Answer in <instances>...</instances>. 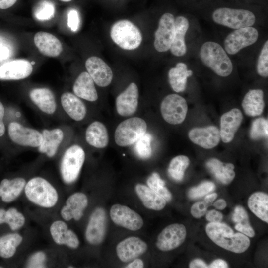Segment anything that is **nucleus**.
Here are the masks:
<instances>
[{
  "mask_svg": "<svg viewBox=\"0 0 268 268\" xmlns=\"http://www.w3.org/2000/svg\"><path fill=\"white\" fill-rule=\"evenodd\" d=\"M210 268H228L226 261L222 259H218L213 261L208 266Z\"/></svg>",
  "mask_w": 268,
  "mask_h": 268,
  "instance_id": "obj_51",
  "label": "nucleus"
},
{
  "mask_svg": "<svg viewBox=\"0 0 268 268\" xmlns=\"http://www.w3.org/2000/svg\"><path fill=\"white\" fill-rule=\"evenodd\" d=\"M50 231L53 240L59 245H66L72 249L77 248L79 245L77 235L68 229L67 225L64 221L54 222L50 226Z\"/></svg>",
  "mask_w": 268,
  "mask_h": 268,
  "instance_id": "obj_22",
  "label": "nucleus"
},
{
  "mask_svg": "<svg viewBox=\"0 0 268 268\" xmlns=\"http://www.w3.org/2000/svg\"><path fill=\"white\" fill-rule=\"evenodd\" d=\"M206 219L210 222H220L223 218L222 214L216 210H211L206 214Z\"/></svg>",
  "mask_w": 268,
  "mask_h": 268,
  "instance_id": "obj_49",
  "label": "nucleus"
},
{
  "mask_svg": "<svg viewBox=\"0 0 268 268\" xmlns=\"http://www.w3.org/2000/svg\"><path fill=\"white\" fill-rule=\"evenodd\" d=\"M257 70L258 73L261 76L267 77L268 76V41L264 43L259 54Z\"/></svg>",
  "mask_w": 268,
  "mask_h": 268,
  "instance_id": "obj_44",
  "label": "nucleus"
},
{
  "mask_svg": "<svg viewBox=\"0 0 268 268\" xmlns=\"http://www.w3.org/2000/svg\"><path fill=\"white\" fill-rule=\"evenodd\" d=\"M22 239V237L17 233L8 234L0 237V257L3 258L12 257Z\"/></svg>",
  "mask_w": 268,
  "mask_h": 268,
  "instance_id": "obj_36",
  "label": "nucleus"
},
{
  "mask_svg": "<svg viewBox=\"0 0 268 268\" xmlns=\"http://www.w3.org/2000/svg\"><path fill=\"white\" fill-rule=\"evenodd\" d=\"M147 124L142 118L132 117L120 123L116 129L114 139L116 143L122 147L135 143L146 132Z\"/></svg>",
  "mask_w": 268,
  "mask_h": 268,
  "instance_id": "obj_6",
  "label": "nucleus"
},
{
  "mask_svg": "<svg viewBox=\"0 0 268 268\" xmlns=\"http://www.w3.org/2000/svg\"><path fill=\"white\" fill-rule=\"evenodd\" d=\"M4 114V107L0 102V137L2 136L5 132V126L3 122V118Z\"/></svg>",
  "mask_w": 268,
  "mask_h": 268,
  "instance_id": "obj_53",
  "label": "nucleus"
},
{
  "mask_svg": "<svg viewBox=\"0 0 268 268\" xmlns=\"http://www.w3.org/2000/svg\"><path fill=\"white\" fill-rule=\"evenodd\" d=\"M189 26V21L185 17L179 16L175 19L174 36L170 49L171 53L175 56H182L186 53L185 36Z\"/></svg>",
  "mask_w": 268,
  "mask_h": 268,
  "instance_id": "obj_24",
  "label": "nucleus"
},
{
  "mask_svg": "<svg viewBox=\"0 0 268 268\" xmlns=\"http://www.w3.org/2000/svg\"><path fill=\"white\" fill-rule=\"evenodd\" d=\"M232 220L236 223L235 228L250 237L255 236V232L250 224L248 215L241 206H237L234 209Z\"/></svg>",
  "mask_w": 268,
  "mask_h": 268,
  "instance_id": "obj_37",
  "label": "nucleus"
},
{
  "mask_svg": "<svg viewBox=\"0 0 268 268\" xmlns=\"http://www.w3.org/2000/svg\"><path fill=\"white\" fill-rule=\"evenodd\" d=\"M209 238L216 245L235 253L246 251L250 245L247 236L242 233H234L228 225L221 222H210L205 227Z\"/></svg>",
  "mask_w": 268,
  "mask_h": 268,
  "instance_id": "obj_1",
  "label": "nucleus"
},
{
  "mask_svg": "<svg viewBox=\"0 0 268 268\" xmlns=\"http://www.w3.org/2000/svg\"><path fill=\"white\" fill-rule=\"evenodd\" d=\"M242 106L245 114L249 116L261 115L265 106L263 91L261 89L249 90L243 98Z\"/></svg>",
  "mask_w": 268,
  "mask_h": 268,
  "instance_id": "obj_30",
  "label": "nucleus"
},
{
  "mask_svg": "<svg viewBox=\"0 0 268 268\" xmlns=\"http://www.w3.org/2000/svg\"><path fill=\"white\" fill-rule=\"evenodd\" d=\"M192 74V71L187 69L185 63H178L168 72L169 82L173 90L176 92L184 91L186 88L187 78Z\"/></svg>",
  "mask_w": 268,
  "mask_h": 268,
  "instance_id": "obj_33",
  "label": "nucleus"
},
{
  "mask_svg": "<svg viewBox=\"0 0 268 268\" xmlns=\"http://www.w3.org/2000/svg\"><path fill=\"white\" fill-rule=\"evenodd\" d=\"M85 157V152L79 145H73L66 151L60 166L61 176L66 183H72L77 179Z\"/></svg>",
  "mask_w": 268,
  "mask_h": 268,
  "instance_id": "obj_7",
  "label": "nucleus"
},
{
  "mask_svg": "<svg viewBox=\"0 0 268 268\" xmlns=\"http://www.w3.org/2000/svg\"><path fill=\"white\" fill-rule=\"evenodd\" d=\"M200 56L202 62L216 74L229 76L233 70L232 62L225 51L218 43L208 41L201 46Z\"/></svg>",
  "mask_w": 268,
  "mask_h": 268,
  "instance_id": "obj_2",
  "label": "nucleus"
},
{
  "mask_svg": "<svg viewBox=\"0 0 268 268\" xmlns=\"http://www.w3.org/2000/svg\"><path fill=\"white\" fill-rule=\"evenodd\" d=\"M55 11L54 4L51 1L44 0L41 1L36 6L34 11V15L39 20H48L54 16Z\"/></svg>",
  "mask_w": 268,
  "mask_h": 268,
  "instance_id": "obj_41",
  "label": "nucleus"
},
{
  "mask_svg": "<svg viewBox=\"0 0 268 268\" xmlns=\"http://www.w3.org/2000/svg\"><path fill=\"white\" fill-rule=\"evenodd\" d=\"M268 120L263 118L255 119L252 123L250 135L251 139L256 140L264 137H268Z\"/></svg>",
  "mask_w": 268,
  "mask_h": 268,
  "instance_id": "obj_43",
  "label": "nucleus"
},
{
  "mask_svg": "<svg viewBox=\"0 0 268 268\" xmlns=\"http://www.w3.org/2000/svg\"><path fill=\"white\" fill-rule=\"evenodd\" d=\"M110 215L115 224L130 230H138L143 225L140 215L127 206L113 205L110 209Z\"/></svg>",
  "mask_w": 268,
  "mask_h": 268,
  "instance_id": "obj_11",
  "label": "nucleus"
},
{
  "mask_svg": "<svg viewBox=\"0 0 268 268\" xmlns=\"http://www.w3.org/2000/svg\"><path fill=\"white\" fill-rule=\"evenodd\" d=\"M160 111L164 120L172 125L182 123L188 111L186 100L182 96L171 94L166 96L162 101Z\"/></svg>",
  "mask_w": 268,
  "mask_h": 268,
  "instance_id": "obj_8",
  "label": "nucleus"
},
{
  "mask_svg": "<svg viewBox=\"0 0 268 268\" xmlns=\"http://www.w3.org/2000/svg\"><path fill=\"white\" fill-rule=\"evenodd\" d=\"M25 221L23 215L16 208L12 207L7 210L0 208V225L7 223L12 230H16L22 227Z\"/></svg>",
  "mask_w": 268,
  "mask_h": 268,
  "instance_id": "obj_38",
  "label": "nucleus"
},
{
  "mask_svg": "<svg viewBox=\"0 0 268 268\" xmlns=\"http://www.w3.org/2000/svg\"><path fill=\"white\" fill-rule=\"evenodd\" d=\"M248 205L251 211L263 221L268 222V196L257 192L252 194L248 199Z\"/></svg>",
  "mask_w": 268,
  "mask_h": 268,
  "instance_id": "obj_35",
  "label": "nucleus"
},
{
  "mask_svg": "<svg viewBox=\"0 0 268 268\" xmlns=\"http://www.w3.org/2000/svg\"><path fill=\"white\" fill-rule=\"evenodd\" d=\"M259 33L252 27H247L234 30L229 33L224 40V48L228 54L234 55L242 49L256 42Z\"/></svg>",
  "mask_w": 268,
  "mask_h": 268,
  "instance_id": "obj_9",
  "label": "nucleus"
},
{
  "mask_svg": "<svg viewBox=\"0 0 268 268\" xmlns=\"http://www.w3.org/2000/svg\"><path fill=\"white\" fill-rule=\"evenodd\" d=\"M206 165L210 172L222 184H229L235 177L234 166L232 163H225L216 158H211Z\"/></svg>",
  "mask_w": 268,
  "mask_h": 268,
  "instance_id": "obj_32",
  "label": "nucleus"
},
{
  "mask_svg": "<svg viewBox=\"0 0 268 268\" xmlns=\"http://www.w3.org/2000/svg\"><path fill=\"white\" fill-rule=\"evenodd\" d=\"M152 136L149 133H145L135 142V151L142 159L149 158L152 154L151 142Z\"/></svg>",
  "mask_w": 268,
  "mask_h": 268,
  "instance_id": "obj_42",
  "label": "nucleus"
},
{
  "mask_svg": "<svg viewBox=\"0 0 268 268\" xmlns=\"http://www.w3.org/2000/svg\"><path fill=\"white\" fill-rule=\"evenodd\" d=\"M26 181L22 178L11 180L4 179L0 184V197L5 202H10L15 200L25 187Z\"/></svg>",
  "mask_w": 268,
  "mask_h": 268,
  "instance_id": "obj_34",
  "label": "nucleus"
},
{
  "mask_svg": "<svg viewBox=\"0 0 268 268\" xmlns=\"http://www.w3.org/2000/svg\"><path fill=\"white\" fill-rule=\"evenodd\" d=\"M33 70L31 63L24 59L7 62L0 66V80H19L28 77Z\"/></svg>",
  "mask_w": 268,
  "mask_h": 268,
  "instance_id": "obj_17",
  "label": "nucleus"
},
{
  "mask_svg": "<svg viewBox=\"0 0 268 268\" xmlns=\"http://www.w3.org/2000/svg\"><path fill=\"white\" fill-rule=\"evenodd\" d=\"M68 268H73V267H68Z\"/></svg>",
  "mask_w": 268,
  "mask_h": 268,
  "instance_id": "obj_59",
  "label": "nucleus"
},
{
  "mask_svg": "<svg viewBox=\"0 0 268 268\" xmlns=\"http://www.w3.org/2000/svg\"><path fill=\"white\" fill-rule=\"evenodd\" d=\"M144 267L143 261L140 259H135L125 268H142Z\"/></svg>",
  "mask_w": 268,
  "mask_h": 268,
  "instance_id": "obj_55",
  "label": "nucleus"
},
{
  "mask_svg": "<svg viewBox=\"0 0 268 268\" xmlns=\"http://www.w3.org/2000/svg\"><path fill=\"white\" fill-rule=\"evenodd\" d=\"M42 135V141L39 146V151L52 157L55 155L63 139V132L58 128L50 131L45 129L43 131Z\"/></svg>",
  "mask_w": 268,
  "mask_h": 268,
  "instance_id": "obj_31",
  "label": "nucleus"
},
{
  "mask_svg": "<svg viewBox=\"0 0 268 268\" xmlns=\"http://www.w3.org/2000/svg\"><path fill=\"white\" fill-rule=\"evenodd\" d=\"M147 249V244L138 237H128L116 247V253L119 259L123 262L132 261L144 254Z\"/></svg>",
  "mask_w": 268,
  "mask_h": 268,
  "instance_id": "obj_16",
  "label": "nucleus"
},
{
  "mask_svg": "<svg viewBox=\"0 0 268 268\" xmlns=\"http://www.w3.org/2000/svg\"><path fill=\"white\" fill-rule=\"evenodd\" d=\"M34 42L39 51L46 56L57 57L63 50L60 40L54 35L47 32H37L34 36Z\"/></svg>",
  "mask_w": 268,
  "mask_h": 268,
  "instance_id": "obj_23",
  "label": "nucleus"
},
{
  "mask_svg": "<svg viewBox=\"0 0 268 268\" xmlns=\"http://www.w3.org/2000/svg\"><path fill=\"white\" fill-rule=\"evenodd\" d=\"M190 268H207L208 266L201 259H196L192 261L189 264Z\"/></svg>",
  "mask_w": 268,
  "mask_h": 268,
  "instance_id": "obj_50",
  "label": "nucleus"
},
{
  "mask_svg": "<svg viewBox=\"0 0 268 268\" xmlns=\"http://www.w3.org/2000/svg\"><path fill=\"white\" fill-rule=\"evenodd\" d=\"M148 186L158 195L162 197L166 201H170L172 199V195L165 186V182L162 180L159 174L153 173L147 180Z\"/></svg>",
  "mask_w": 268,
  "mask_h": 268,
  "instance_id": "obj_40",
  "label": "nucleus"
},
{
  "mask_svg": "<svg viewBox=\"0 0 268 268\" xmlns=\"http://www.w3.org/2000/svg\"><path fill=\"white\" fill-rule=\"evenodd\" d=\"M80 24L79 16L78 11L74 9H71L67 15V25L72 32L78 30Z\"/></svg>",
  "mask_w": 268,
  "mask_h": 268,
  "instance_id": "obj_48",
  "label": "nucleus"
},
{
  "mask_svg": "<svg viewBox=\"0 0 268 268\" xmlns=\"http://www.w3.org/2000/svg\"><path fill=\"white\" fill-rule=\"evenodd\" d=\"M8 131L10 139L20 145L36 147L42 141V134L37 130L25 127L17 122L10 123Z\"/></svg>",
  "mask_w": 268,
  "mask_h": 268,
  "instance_id": "obj_14",
  "label": "nucleus"
},
{
  "mask_svg": "<svg viewBox=\"0 0 268 268\" xmlns=\"http://www.w3.org/2000/svg\"><path fill=\"white\" fill-rule=\"evenodd\" d=\"M212 16L215 23L234 29L251 27L256 20L254 14L249 10L227 7L217 8Z\"/></svg>",
  "mask_w": 268,
  "mask_h": 268,
  "instance_id": "obj_5",
  "label": "nucleus"
},
{
  "mask_svg": "<svg viewBox=\"0 0 268 268\" xmlns=\"http://www.w3.org/2000/svg\"><path fill=\"white\" fill-rule=\"evenodd\" d=\"M217 197V194L216 193H212L207 195L205 197L204 201L210 205L212 204L213 201L216 199Z\"/></svg>",
  "mask_w": 268,
  "mask_h": 268,
  "instance_id": "obj_57",
  "label": "nucleus"
},
{
  "mask_svg": "<svg viewBox=\"0 0 268 268\" xmlns=\"http://www.w3.org/2000/svg\"><path fill=\"white\" fill-rule=\"evenodd\" d=\"M110 36L115 43L127 50L138 47L142 39L139 29L127 20H121L115 23L111 27Z\"/></svg>",
  "mask_w": 268,
  "mask_h": 268,
  "instance_id": "obj_4",
  "label": "nucleus"
},
{
  "mask_svg": "<svg viewBox=\"0 0 268 268\" xmlns=\"http://www.w3.org/2000/svg\"><path fill=\"white\" fill-rule=\"evenodd\" d=\"M135 190L143 204L147 208L160 210L165 206V200L148 186L138 184L135 186Z\"/></svg>",
  "mask_w": 268,
  "mask_h": 268,
  "instance_id": "obj_28",
  "label": "nucleus"
},
{
  "mask_svg": "<svg viewBox=\"0 0 268 268\" xmlns=\"http://www.w3.org/2000/svg\"><path fill=\"white\" fill-rule=\"evenodd\" d=\"M29 96L33 102L43 112L48 114L54 113L56 109V103L53 92L46 88L32 89Z\"/></svg>",
  "mask_w": 268,
  "mask_h": 268,
  "instance_id": "obj_27",
  "label": "nucleus"
},
{
  "mask_svg": "<svg viewBox=\"0 0 268 268\" xmlns=\"http://www.w3.org/2000/svg\"><path fill=\"white\" fill-rule=\"evenodd\" d=\"M94 82L88 72H83L76 79L73 91L78 97L89 101H95L98 99V94Z\"/></svg>",
  "mask_w": 268,
  "mask_h": 268,
  "instance_id": "obj_25",
  "label": "nucleus"
},
{
  "mask_svg": "<svg viewBox=\"0 0 268 268\" xmlns=\"http://www.w3.org/2000/svg\"><path fill=\"white\" fill-rule=\"evenodd\" d=\"M17 0H0V9H7L12 7Z\"/></svg>",
  "mask_w": 268,
  "mask_h": 268,
  "instance_id": "obj_54",
  "label": "nucleus"
},
{
  "mask_svg": "<svg viewBox=\"0 0 268 268\" xmlns=\"http://www.w3.org/2000/svg\"><path fill=\"white\" fill-rule=\"evenodd\" d=\"M188 136L193 143L205 149L216 146L221 138L219 130L214 126L193 128L190 131Z\"/></svg>",
  "mask_w": 268,
  "mask_h": 268,
  "instance_id": "obj_19",
  "label": "nucleus"
},
{
  "mask_svg": "<svg viewBox=\"0 0 268 268\" xmlns=\"http://www.w3.org/2000/svg\"><path fill=\"white\" fill-rule=\"evenodd\" d=\"M60 1H63V2H69L71 1L72 0H59Z\"/></svg>",
  "mask_w": 268,
  "mask_h": 268,
  "instance_id": "obj_58",
  "label": "nucleus"
},
{
  "mask_svg": "<svg viewBox=\"0 0 268 268\" xmlns=\"http://www.w3.org/2000/svg\"><path fill=\"white\" fill-rule=\"evenodd\" d=\"M2 268V267L0 266V268Z\"/></svg>",
  "mask_w": 268,
  "mask_h": 268,
  "instance_id": "obj_60",
  "label": "nucleus"
},
{
  "mask_svg": "<svg viewBox=\"0 0 268 268\" xmlns=\"http://www.w3.org/2000/svg\"><path fill=\"white\" fill-rule=\"evenodd\" d=\"M213 205L214 206H215L217 209L219 210H223L224 209L227 205L226 202L225 201L222 199H220L218 200H217L213 204Z\"/></svg>",
  "mask_w": 268,
  "mask_h": 268,
  "instance_id": "obj_56",
  "label": "nucleus"
},
{
  "mask_svg": "<svg viewBox=\"0 0 268 268\" xmlns=\"http://www.w3.org/2000/svg\"><path fill=\"white\" fill-rule=\"evenodd\" d=\"M186 229L181 224L174 223L164 228L157 237L156 245L161 251H168L180 246L185 241Z\"/></svg>",
  "mask_w": 268,
  "mask_h": 268,
  "instance_id": "obj_12",
  "label": "nucleus"
},
{
  "mask_svg": "<svg viewBox=\"0 0 268 268\" xmlns=\"http://www.w3.org/2000/svg\"><path fill=\"white\" fill-rule=\"evenodd\" d=\"M107 215L102 207L96 208L92 213L85 231L88 242L97 245L101 243L106 235Z\"/></svg>",
  "mask_w": 268,
  "mask_h": 268,
  "instance_id": "obj_13",
  "label": "nucleus"
},
{
  "mask_svg": "<svg viewBox=\"0 0 268 268\" xmlns=\"http://www.w3.org/2000/svg\"><path fill=\"white\" fill-rule=\"evenodd\" d=\"M209 205L204 201L197 202L192 206L191 213L195 218H199L205 214Z\"/></svg>",
  "mask_w": 268,
  "mask_h": 268,
  "instance_id": "obj_47",
  "label": "nucleus"
},
{
  "mask_svg": "<svg viewBox=\"0 0 268 268\" xmlns=\"http://www.w3.org/2000/svg\"><path fill=\"white\" fill-rule=\"evenodd\" d=\"M243 120L241 111L237 108L223 114L220 118V137L224 143H229L233 139Z\"/></svg>",
  "mask_w": 268,
  "mask_h": 268,
  "instance_id": "obj_20",
  "label": "nucleus"
},
{
  "mask_svg": "<svg viewBox=\"0 0 268 268\" xmlns=\"http://www.w3.org/2000/svg\"><path fill=\"white\" fill-rule=\"evenodd\" d=\"M175 32V18L170 13H165L161 17L158 27L155 32L154 46L159 52L167 51L172 44Z\"/></svg>",
  "mask_w": 268,
  "mask_h": 268,
  "instance_id": "obj_10",
  "label": "nucleus"
},
{
  "mask_svg": "<svg viewBox=\"0 0 268 268\" xmlns=\"http://www.w3.org/2000/svg\"><path fill=\"white\" fill-rule=\"evenodd\" d=\"M215 189V184L209 181L204 182L196 187L191 188L188 196L191 199L199 198L212 192Z\"/></svg>",
  "mask_w": 268,
  "mask_h": 268,
  "instance_id": "obj_45",
  "label": "nucleus"
},
{
  "mask_svg": "<svg viewBox=\"0 0 268 268\" xmlns=\"http://www.w3.org/2000/svg\"><path fill=\"white\" fill-rule=\"evenodd\" d=\"M87 205V196L82 193H75L67 199L66 205L61 210V216L66 221L72 219L78 221L82 217Z\"/></svg>",
  "mask_w": 268,
  "mask_h": 268,
  "instance_id": "obj_21",
  "label": "nucleus"
},
{
  "mask_svg": "<svg viewBox=\"0 0 268 268\" xmlns=\"http://www.w3.org/2000/svg\"><path fill=\"white\" fill-rule=\"evenodd\" d=\"M62 107L65 112L72 119L80 121L86 114V108L83 102L75 95L66 92L61 98Z\"/></svg>",
  "mask_w": 268,
  "mask_h": 268,
  "instance_id": "obj_26",
  "label": "nucleus"
},
{
  "mask_svg": "<svg viewBox=\"0 0 268 268\" xmlns=\"http://www.w3.org/2000/svg\"><path fill=\"white\" fill-rule=\"evenodd\" d=\"M46 255L43 252H37L29 259L27 268H45Z\"/></svg>",
  "mask_w": 268,
  "mask_h": 268,
  "instance_id": "obj_46",
  "label": "nucleus"
},
{
  "mask_svg": "<svg viewBox=\"0 0 268 268\" xmlns=\"http://www.w3.org/2000/svg\"><path fill=\"white\" fill-rule=\"evenodd\" d=\"M85 67L94 82L100 87L108 86L113 79V72L109 66L101 58L92 56L86 60Z\"/></svg>",
  "mask_w": 268,
  "mask_h": 268,
  "instance_id": "obj_15",
  "label": "nucleus"
},
{
  "mask_svg": "<svg viewBox=\"0 0 268 268\" xmlns=\"http://www.w3.org/2000/svg\"><path fill=\"white\" fill-rule=\"evenodd\" d=\"M24 191L30 201L41 207H52L58 200V195L55 188L41 177L30 180L25 186Z\"/></svg>",
  "mask_w": 268,
  "mask_h": 268,
  "instance_id": "obj_3",
  "label": "nucleus"
},
{
  "mask_svg": "<svg viewBox=\"0 0 268 268\" xmlns=\"http://www.w3.org/2000/svg\"><path fill=\"white\" fill-rule=\"evenodd\" d=\"M9 49L5 45L0 42V61L5 60L10 56Z\"/></svg>",
  "mask_w": 268,
  "mask_h": 268,
  "instance_id": "obj_52",
  "label": "nucleus"
},
{
  "mask_svg": "<svg viewBox=\"0 0 268 268\" xmlns=\"http://www.w3.org/2000/svg\"><path fill=\"white\" fill-rule=\"evenodd\" d=\"M190 164L188 157L178 155L173 158L169 165L168 171L170 176L176 181H181L184 177L185 170Z\"/></svg>",
  "mask_w": 268,
  "mask_h": 268,
  "instance_id": "obj_39",
  "label": "nucleus"
},
{
  "mask_svg": "<svg viewBox=\"0 0 268 268\" xmlns=\"http://www.w3.org/2000/svg\"><path fill=\"white\" fill-rule=\"evenodd\" d=\"M138 103V90L136 84L132 82L116 100V107L118 113L123 117L134 114Z\"/></svg>",
  "mask_w": 268,
  "mask_h": 268,
  "instance_id": "obj_18",
  "label": "nucleus"
},
{
  "mask_svg": "<svg viewBox=\"0 0 268 268\" xmlns=\"http://www.w3.org/2000/svg\"><path fill=\"white\" fill-rule=\"evenodd\" d=\"M85 139L89 144L96 148L106 147L109 143L107 128L100 122H93L86 129Z\"/></svg>",
  "mask_w": 268,
  "mask_h": 268,
  "instance_id": "obj_29",
  "label": "nucleus"
}]
</instances>
